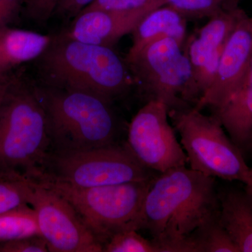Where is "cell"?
<instances>
[{
    "label": "cell",
    "mask_w": 252,
    "mask_h": 252,
    "mask_svg": "<svg viewBox=\"0 0 252 252\" xmlns=\"http://www.w3.org/2000/svg\"><path fill=\"white\" fill-rule=\"evenodd\" d=\"M220 212L215 178L187 166L176 167L152 180L139 230H148L159 252H184L187 237Z\"/></svg>",
    "instance_id": "cell-1"
},
{
    "label": "cell",
    "mask_w": 252,
    "mask_h": 252,
    "mask_svg": "<svg viewBox=\"0 0 252 252\" xmlns=\"http://www.w3.org/2000/svg\"><path fill=\"white\" fill-rule=\"evenodd\" d=\"M43 85L84 91L114 101L132 86L125 60L109 46L87 44L59 34L37 60Z\"/></svg>",
    "instance_id": "cell-2"
},
{
    "label": "cell",
    "mask_w": 252,
    "mask_h": 252,
    "mask_svg": "<svg viewBox=\"0 0 252 252\" xmlns=\"http://www.w3.org/2000/svg\"><path fill=\"white\" fill-rule=\"evenodd\" d=\"M46 119L52 152L89 150L118 144L113 101L84 91L34 86Z\"/></svg>",
    "instance_id": "cell-3"
},
{
    "label": "cell",
    "mask_w": 252,
    "mask_h": 252,
    "mask_svg": "<svg viewBox=\"0 0 252 252\" xmlns=\"http://www.w3.org/2000/svg\"><path fill=\"white\" fill-rule=\"evenodd\" d=\"M50 150L45 112L34 86L7 78L0 94V172L34 175Z\"/></svg>",
    "instance_id": "cell-4"
},
{
    "label": "cell",
    "mask_w": 252,
    "mask_h": 252,
    "mask_svg": "<svg viewBox=\"0 0 252 252\" xmlns=\"http://www.w3.org/2000/svg\"><path fill=\"white\" fill-rule=\"evenodd\" d=\"M153 179L91 188H79L46 179L32 181L65 198L104 248L118 232L139 230L142 204Z\"/></svg>",
    "instance_id": "cell-5"
},
{
    "label": "cell",
    "mask_w": 252,
    "mask_h": 252,
    "mask_svg": "<svg viewBox=\"0 0 252 252\" xmlns=\"http://www.w3.org/2000/svg\"><path fill=\"white\" fill-rule=\"evenodd\" d=\"M190 168L213 178L248 183L250 167L215 115L193 107L169 109Z\"/></svg>",
    "instance_id": "cell-6"
},
{
    "label": "cell",
    "mask_w": 252,
    "mask_h": 252,
    "mask_svg": "<svg viewBox=\"0 0 252 252\" xmlns=\"http://www.w3.org/2000/svg\"><path fill=\"white\" fill-rule=\"evenodd\" d=\"M184 46L174 38H161L124 59L147 101H161L169 109L194 107L198 102L200 92Z\"/></svg>",
    "instance_id": "cell-7"
},
{
    "label": "cell",
    "mask_w": 252,
    "mask_h": 252,
    "mask_svg": "<svg viewBox=\"0 0 252 252\" xmlns=\"http://www.w3.org/2000/svg\"><path fill=\"white\" fill-rule=\"evenodd\" d=\"M154 173L136 160L125 144L118 143L77 152L50 151L41 168L29 179L91 188L149 180Z\"/></svg>",
    "instance_id": "cell-8"
},
{
    "label": "cell",
    "mask_w": 252,
    "mask_h": 252,
    "mask_svg": "<svg viewBox=\"0 0 252 252\" xmlns=\"http://www.w3.org/2000/svg\"><path fill=\"white\" fill-rule=\"evenodd\" d=\"M168 113L161 101H147L129 124L125 143L142 166L158 174L188 163Z\"/></svg>",
    "instance_id": "cell-9"
},
{
    "label": "cell",
    "mask_w": 252,
    "mask_h": 252,
    "mask_svg": "<svg viewBox=\"0 0 252 252\" xmlns=\"http://www.w3.org/2000/svg\"><path fill=\"white\" fill-rule=\"evenodd\" d=\"M31 181L30 205L36 212L40 235L49 252H103V245L65 198L49 187Z\"/></svg>",
    "instance_id": "cell-10"
},
{
    "label": "cell",
    "mask_w": 252,
    "mask_h": 252,
    "mask_svg": "<svg viewBox=\"0 0 252 252\" xmlns=\"http://www.w3.org/2000/svg\"><path fill=\"white\" fill-rule=\"evenodd\" d=\"M252 58V16L245 13L225 43L211 84L194 107L215 112L224 106L243 82Z\"/></svg>",
    "instance_id": "cell-11"
},
{
    "label": "cell",
    "mask_w": 252,
    "mask_h": 252,
    "mask_svg": "<svg viewBox=\"0 0 252 252\" xmlns=\"http://www.w3.org/2000/svg\"><path fill=\"white\" fill-rule=\"evenodd\" d=\"M245 13L238 6L224 9L210 18L205 26L187 39L185 51L191 64L200 97L211 84L225 43Z\"/></svg>",
    "instance_id": "cell-12"
},
{
    "label": "cell",
    "mask_w": 252,
    "mask_h": 252,
    "mask_svg": "<svg viewBox=\"0 0 252 252\" xmlns=\"http://www.w3.org/2000/svg\"><path fill=\"white\" fill-rule=\"evenodd\" d=\"M149 13H121L99 9L82 11L61 34L87 44L113 47L121 38L132 32Z\"/></svg>",
    "instance_id": "cell-13"
},
{
    "label": "cell",
    "mask_w": 252,
    "mask_h": 252,
    "mask_svg": "<svg viewBox=\"0 0 252 252\" xmlns=\"http://www.w3.org/2000/svg\"><path fill=\"white\" fill-rule=\"evenodd\" d=\"M245 158L252 152V58L243 82L224 106L212 112Z\"/></svg>",
    "instance_id": "cell-14"
},
{
    "label": "cell",
    "mask_w": 252,
    "mask_h": 252,
    "mask_svg": "<svg viewBox=\"0 0 252 252\" xmlns=\"http://www.w3.org/2000/svg\"><path fill=\"white\" fill-rule=\"evenodd\" d=\"M53 39L49 34L9 26L0 28V81L23 63L39 59Z\"/></svg>",
    "instance_id": "cell-15"
},
{
    "label": "cell",
    "mask_w": 252,
    "mask_h": 252,
    "mask_svg": "<svg viewBox=\"0 0 252 252\" xmlns=\"http://www.w3.org/2000/svg\"><path fill=\"white\" fill-rule=\"evenodd\" d=\"M220 221L240 252H252V195L245 189L218 190Z\"/></svg>",
    "instance_id": "cell-16"
},
{
    "label": "cell",
    "mask_w": 252,
    "mask_h": 252,
    "mask_svg": "<svg viewBox=\"0 0 252 252\" xmlns=\"http://www.w3.org/2000/svg\"><path fill=\"white\" fill-rule=\"evenodd\" d=\"M132 44L126 59L132 57L152 41L171 37L185 44L187 18L168 5L146 15L131 32Z\"/></svg>",
    "instance_id": "cell-17"
},
{
    "label": "cell",
    "mask_w": 252,
    "mask_h": 252,
    "mask_svg": "<svg viewBox=\"0 0 252 252\" xmlns=\"http://www.w3.org/2000/svg\"><path fill=\"white\" fill-rule=\"evenodd\" d=\"M184 252H240L220 221V215L207 220L187 237Z\"/></svg>",
    "instance_id": "cell-18"
},
{
    "label": "cell",
    "mask_w": 252,
    "mask_h": 252,
    "mask_svg": "<svg viewBox=\"0 0 252 252\" xmlns=\"http://www.w3.org/2000/svg\"><path fill=\"white\" fill-rule=\"evenodd\" d=\"M41 235L36 212L31 205L0 215V243Z\"/></svg>",
    "instance_id": "cell-19"
},
{
    "label": "cell",
    "mask_w": 252,
    "mask_h": 252,
    "mask_svg": "<svg viewBox=\"0 0 252 252\" xmlns=\"http://www.w3.org/2000/svg\"><path fill=\"white\" fill-rule=\"evenodd\" d=\"M31 181L18 172H0V215L30 205Z\"/></svg>",
    "instance_id": "cell-20"
},
{
    "label": "cell",
    "mask_w": 252,
    "mask_h": 252,
    "mask_svg": "<svg viewBox=\"0 0 252 252\" xmlns=\"http://www.w3.org/2000/svg\"><path fill=\"white\" fill-rule=\"evenodd\" d=\"M138 230L126 229L115 233L104 245L105 252H159L152 240L144 238Z\"/></svg>",
    "instance_id": "cell-21"
},
{
    "label": "cell",
    "mask_w": 252,
    "mask_h": 252,
    "mask_svg": "<svg viewBox=\"0 0 252 252\" xmlns=\"http://www.w3.org/2000/svg\"><path fill=\"white\" fill-rule=\"evenodd\" d=\"M165 5H167L165 0H94L82 11L99 9L121 13L151 12Z\"/></svg>",
    "instance_id": "cell-22"
},
{
    "label": "cell",
    "mask_w": 252,
    "mask_h": 252,
    "mask_svg": "<svg viewBox=\"0 0 252 252\" xmlns=\"http://www.w3.org/2000/svg\"><path fill=\"white\" fill-rule=\"evenodd\" d=\"M167 5L187 18H211L224 8L217 0H165Z\"/></svg>",
    "instance_id": "cell-23"
},
{
    "label": "cell",
    "mask_w": 252,
    "mask_h": 252,
    "mask_svg": "<svg viewBox=\"0 0 252 252\" xmlns=\"http://www.w3.org/2000/svg\"><path fill=\"white\" fill-rule=\"evenodd\" d=\"M47 243L41 235L0 243V252H47Z\"/></svg>",
    "instance_id": "cell-24"
},
{
    "label": "cell",
    "mask_w": 252,
    "mask_h": 252,
    "mask_svg": "<svg viewBox=\"0 0 252 252\" xmlns=\"http://www.w3.org/2000/svg\"><path fill=\"white\" fill-rule=\"evenodd\" d=\"M61 0H24L30 17L37 22H45L54 14Z\"/></svg>",
    "instance_id": "cell-25"
},
{
    "label": "cell",
    "mask_w": 252,
    "mask_h": 252,
    "mask_svg": "<svg viewBox=\"0 0 252 252\" xmlns=\"http://www.w3.org/2000/svg\"><path fill=\"white\" fill-rule=\"evenodd\" d=\"M94 0H61L56 6L54 15L74 18Z\"/></svg>",
    "instance_id": "cell-26"
},
{
    "label": "cell",
    "mask_w": 252,
    "mask_h": 252,
    "mask_svg": "<svg viewBox=\"0 0 252 252\" xmlns=\"http://www.w3.org/2000/svg\"><path fill=\"white\" fill-rule=\"evenodd\" d=\"M24 0H0V28L9 26L17 18Z\"/></svg>",
    "instance_id": "cell-27"
},
{
    "label": "cell",
    "mask_w": 252,
    "mask_h": 252,
    "mask_svg": "<svg viewBox=\"0 0 252 252\" xmlns=\"http://www.w3.org/2000/svg\"><path fill=\"white\" fill-rule=\"evenodd\" d=\"M224 9L236 7L238 0H217Z\"/></svg>",
    "instance_id": "cell-28"
},
{
    "label": "cell",
    "mask_w": 252,
    "mask_h": 252,
    "mask_svg": "<svg viewBox=\"0 0 252 252\" xmlns=\"http://www.w3.org/2000/svg\"><path fill=\"white\" fill-rule=\"evenodd\" d=\"M245 190L252 195V167H250L248 183L245 185Z\"/></svg>",
    "instance_id": "cell-29"
},
{
    "label": "cell",
    "mask_w": 252,
    "mask_h": 252,
    "mask_svg": "<svg viewBox=\"0 0 252 252\" xmlns=\"http://www.w3.org/2000/svg\"><path fill=\"white\" fill-rule=\"evenodd\" d=\"M5 81H0V94H1V91H2L3 87H4Z\"/></svg>",
    "instance_id": "cell-30"
},
{
    "label": "cell",
    "mask_w": 252,
    "mask_h": 252,
    "mask_svg": "<svg viewBox=\"0 0 252 252\" xmlns=\"http://www.w3.org/2000/svg\"><path fill=\"white\" fill-rule=\"evenodd\" d=\"M251 157H252V154H251Z\"/></svg>",
    "instance_id": "cell-31"
}]
</instances>
